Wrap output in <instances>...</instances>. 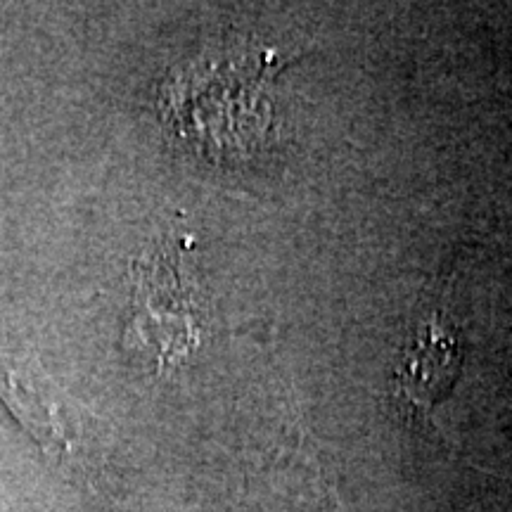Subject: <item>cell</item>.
<instances>
[{
  "label": "cell",
  "mask_w": 512,
  "mask_h": 512,
  "mask_svg": "<svg viewBox=\"0 0 512 512\" xmlns=\"http://www.w3.org/2000/svg\"><path fill=\"white\" fill-rule=\"evenodd\" d=\"M133 316L128 339L155 356L159 370L183 361L200 344V325L192 294L181 273L176 249H150L133 264Z\"/></svg>",
  "instance_id": "cell-1"
},
{
  "label": "cell",
  "mask_w": 512,
  "mask_h": 512,
  "mask_svg": "<svg viewBox=\"0 0 512 512\" xmlns=\"http://www.w3.org/2000/svg\"><path fill=\"white\" fill-rule=\"evenodd\" d=\"M463 366L460 339L439 316H432L415 335L413 347L406 351L399 373V387L413 406L430 411L446 399L456 384Z\"/></svg>",
  "instance_id": "cell-2"
},
{
  "label": "cell",
  "mask_w": 512,
  "mask_h": 512,
  "mask_svg": "<svg viewBox=\"0 0 512 512\" xmlns=\"http://www.w3.org/2000/svg\"><path fill=\"white\" fill-rule=\"evenodd\" d=\"M0 396L41 444L64 441L60 394L34 356L0 347Z\"/></svg>",
  "instance_id": "cell-3"
}]
</instances>
